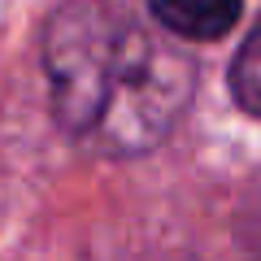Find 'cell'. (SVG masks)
<instances>
[{
	"instance_id": "cell-1",
	"label": "cell",
	"mask_w": 261,
	"mask_h": 261,
	"mask_svg": "<svg viewBox=\"0 0 261 261\" xmlns=\"http://www.w3.org/2000/svg\"><path fill=\"white\" fill-rule=\"evenodd\" d=\"M44 74L61 130L105 157L157 148L196 83L192 61L113 0H65L48 18Z\"/></svg>"
},
{
	"instance_id": "cell-2",
	"label": "cell",
	"mask_w": 261,
	"mask_h": 261,
	"mask_svg": "<svg viewBox=\"0 0 261 261\" xmlns=\"http://www.w3.org/2000/svg\"><path fill=\"white\" fill-rule=\"evenodd\" d=\"M152 18L178 39H222L240 22V0H148Z\"/></svg>"
},
{
	"instance_id": "cell-3",
	"label": "cell",
	"mask_w": 261,
	"mask_h": 261,
	"mask_svg": "<svg viewBox=\"0 0 261 261\" xmlns=\"http://www.w3.org/2000/svg\"><path fill=\"white\" fill-rule=\"evenodd\" d=\"M231 92L252 118H261V22L248 31V39L231 61Z\"/></svg>"
}]
</instances>
